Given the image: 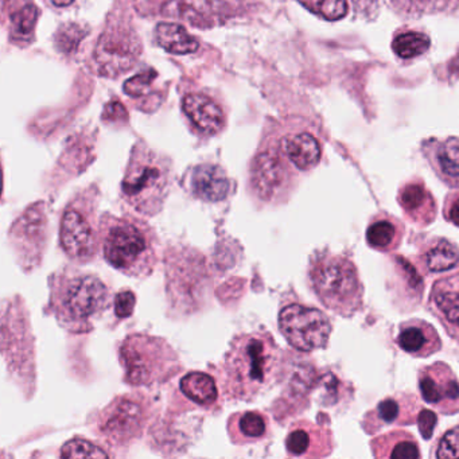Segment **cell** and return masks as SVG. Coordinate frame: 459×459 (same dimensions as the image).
<instances>
[{"label":"cell","mask_w":459,"mask_h":459,"mask_svg":"<svg viewBox=\"0 0 459 459\" xmlns=\"http://www.w3.org/2000/svg\"><path fill=\"white\" fill-rule=\"evenodd\" d=\"M281 351L270 333L238 335L225 356V394L230 399L254 400L267 391L281 373Z\"/></svg>","instance_id":"6da1fadb"},{"label":"cell","mask_w":459,"mask_h":459,"mask_svg":"<svg viewBox=\"0 0 459 459\" xmlns=\"http://www.w3.org/2000/svg\"><path fill=\"white\" fill-rule=\"evenodd\" d=\"M111 303V289L93 273L66 268L50 278V308L69 332H91Z\"/></svg>","instance_id":"7a4b0ae2"},{"label":"cell","mask_w":459,"mask_h":459,"mask_svg":"<svg viewBox=\"0 0 459 459\" xmlns=\"http://www.w3.org/2000/svg\"><path fill=\"white\" fill-rule=\"evenodd\" d=\"M104 259L120 273L146 278L157 264V236L146 222L134 216L104 214L100 219Z\"/></svg>","instance_id":"3957f363"},{"label":"cell","mask_w":459,"mask_h":459,"mask_svg":"<svg viewBox=\"0 0 459 459\" xmlns=\"http://www.w3.org/2000/svg\"><path fill=\"white\" fill-rule=\"evenodd\" d=\"M308 281L322 305L343 318H351L364 305V286L348 255L316 252L310 259Z\"/></svg>","instance_id":"277c9868"},{"label":"cell","mask_w":459,"mask_h":459,"mask_svg":"<svg viewBox=\"0 0 459 459\" xmlns=\"http://www.w3.org/2000/svg\"><path fill=\"white\" fill-rule=\"evenodd\" d=\"M171 185V169L168 160L144 149L134 152L122 182L126 203L144 216H155L162 211Z\"/></svg>","instance_id":"5b68a950"},{"label":"cell","mask_w":459,"mask_h":459,"mask_svg":"<svg viewBox=\"0 0 459 459\" xmlns=\"http://www.w3.org/2000/svg\"><path fill=\"white\" fill-rule=\"evenodd\" d=\"M125 368L126 381L131 385H152L176 375L179 369L178 354L162 338L133 334L123 341L119 351Z\"/></svg>","instance_id":"8992f818"},{"label":"cell","mask_w":459,"mask_h":459,"mask_svg":"<svg viewBox=\"0 0 459 459\" xmlns=\"http://www.w3.org/2000/svg\"><path fill=\"white\" fill-rule=\"evenodd\" d=\"M96 197L92 193L77 195L61 217L60 243L69 259L88 263L100 248V224L96 219Z\"/></svg>","instance_id":"52a82bcc"},{"label":"cell","mask_w":459,"mask_h":459,"mask_svg":"<svg viewBox=\"0 0 459 459\" xmlns=\"http://www.w3.org/2000/svg\"><path fill=\"white\" fill-rule=\"evenodd\" d=\"M149 418L150 403L139 394H126L99 413L95 431L109 446L120 447L143 434Z\"/></svg>","instance_id":"ba28073f"},{"label":"cell","mask_w":459,"mask_h":459,"mask_svg":"<svg viewBox=\"0 0 459 459\" xmlns=\"http://www.w3.org/2000/svg\"><path fill=\"white\" fill-rule=\"evenodd\" d=\"M279 329L292 348L310 353L327 348L333 325L324 311L294 302L281 307Z\"/></svg>","instance_id":"9c48e42d"},{"label":"cell","mask_w":459,"mask_h":459,"mask_svg":"<svg viewBox=\"0 0 459 459\" xmlns=\"http://www.w3.org/2000/svg\"><path fill=\"white\" fill-rule=\"evenodd\" d=\"M142 53V42L135 31L125 26L107 29L93 52L101 76L117 77L130 71Z\"/></svg>","instance_id":"30bf717a"},{"label":"cell","mask_w":459,"mask_h":459,"mask_svg":"<svg viewBox=\"0 0 459 459\" xmlns=\"http://www.w3.org/2000/svg\"><path fill=\"white\" fill-rule=\"evenodd\" d=\"M418 386L424 402L443 415L459 412V380L446 362L421 367L418 370Z\"/></svg>","instance_id":"8fae6325"},{"label":"cell","mask_w":459,"mask_h":459,"mask_svg":"<svg viewBox=\"0 0 459 459\" xmlns=\"http://www.w3.org/2000/svg\"><path fill=\"white\" fill-rule=\"evenodd\" d=\"M427 307L445 332L459 343V271L432 284Z\"/></svg>","instance_id":"7c38bea8"},{"label":"cell","mask_w":459,"mask_h":459,"mask_svg":"<svg viewBox=\"0 0 459 459\" xmlns=\"http://www.w3.org/2000/svg\"><path fill=\"white\" fill-rule=\"evenodd\" d=\"M289 181L286 166L279 155L262 152L251 166V187L257 198L265 203L279 200Z\"/></svg>","instance_id":"4fadbf2b"},{"label":"cell","mask_w":459,"mask_h":459,"mask_svg":"<svg viewBox=\"0 0 459 459\" xmlns=\"http://www.w3.org/2000/svg\"><path fill=\"white\" fill-rule=\"evenodd\" d=\"M162 14L185 21L195 28L211 29L225 22L230 9L222 0H170Z\"/></svg>","instance_id":"5bb4252c"},{"label":"cell","mask_w":459,"mask_h":459,"mask_svg":"<svg viewBox=\"0 0 459 459\" xmlns=\"http://www.w3.org/2000/svg\"><path fill=\"white\" fill-rule=\"evenodd\" d=\"M397 203L405 219L416 227H429L437 219V201L421 179H411L402 185L397 193Z\"/></svg>","instance_id":"9a60e30c"},{"label":"cell","mask_w":459,"mask_h":459,"mask_svg":"<svg viewBox=\"0 0 459 459\" xmlns=\"http://www.w3.org/2000/svg\"><path fill=\"white\" fill-rule=\"evenodd\" d=\"M418 410V400L411 394H397L389 396L378 403L375 410L365 415L362 427L368 434L378 431L383 426H404L415 423Z\"/></svg>","instance_id":"2e32d148"},{"label":"cell","mask_w":459,"mask_h":459,"mask_svg":"<svg viewBox=\"0 0 459 459\" xmlns=\"http://www.w3.org/2000/svg\"><path fill=\"white\" fill-rule=\"evenodd\" d=\"M394 342L400 351L416 359H426L442 349V341L435 327L423 319H408L397 329Z\"/></svg>","instance_id":"e0dca14e"},{"label":"cell","mask_w":459,"mask_h":459,"mask_svg":"<svg viewBox=\"0 0 459 459\" xmlns=\"http://www.w3.org/2000/svg\"><path fill=\"white\" fill-rule=\"evenodd\" d=\"M421 152L437 178L451 189H458L459 139H429L423 142Z\"/></svg>","instance_id":"ac0fdd59"},{"label":"cell","mask_w":459,"mask_h":459,"mask_svg":"<svg viewBox=\"0 0 459 459\" xmlns=\"http://www.w3.org/2000/svg\"><path fill=\"white\" fill-rule=\"evenodd\" d=\"M332 446V432L305 420L294 424L286 439L287 453L292 456H325Z\"/></svg>","instance_id":"d6986e66"},{"label":"cell","mask_w":459,"mask_h":459,"mask_svg":"<svg viewBox=\"0 0 459 459\" xmlns=\"http://www.w3.org/2000/svg\"><path fill=\"white\" fill-rule=\"evenodd\" d=\"M416 264L424 275H439L459 267V247L445 238H431L418 249Z\"/></svg>","instance_id":"ffe728a7"},{"label":"cell","mask_w":459,"mask_h":459,"mask_svg":"<svg viewBox=\"0 0 459 459\" xmlns=\"http://www.w3.org/2000/svg\"><path fill=\"white\" fill-rule=\"evenodd\" d=\"M192 192L205 203H221L230 195V179L220 166L205 163L193 170Z\"/></svg>","instance_id":"44dd1931"},{"label":"cell","mask_w":459,"mask_h":459,"mask_svg":"<svg viewBox=\"0 0 459 459\" xmlns=\"http://www.w3.org/2000/svg\"><path fill=\"white\" fill-rule=\"evenodd\" d=\"M404 225L386 212L376 214L367 228V244L375 251L388 252L399 248L404 238Z\"/></svg>","instance_id":"7402d4cb"},{"label":"cell","mask_w":459,"mask_h":459,"mask_svg":"<svg viewBox=\"0 0 459 459\" xmlns=\"http://www.w3.org/2000/svg\"><path fill=\"white\" fill-rule=\"evenodd\" d=\"M182 108L201 133L213 135L224 127V112L208 96L190 93L184 99Z\"/></svg>","instance_id":"603a6c76"},{"label":"cell","mask_w":459,"mask_h":459,"mask_svg":"<svg viewBox=\"0 0 459 459\" xmlns=\"http://www.w3.org/2000/svg\"><path fill=\"white\" fill-rule=\"evenodd\" d=\"M370 447L375 458L415 459L421 456L418 440L404 429H394L375 437Z\"/></svg>","instance_id":"cb8c5ba5"},{"label":"cell","mask_w":459,"mask_h":459,"mask_svg":"<svg viewBox=\"0 0 459 459\" xmlns=\"http://www.w3.org/2000/svg\"><path fill=\"white\" fill-rule=\"evenodd\" d=\"M281 150L290 162L302 171L313 170L321 162V144L316 136L308 133L286 136L281 141Z\"/></svg>","instance_id":"d4e9b609"},{"label":"cell","mask_w":459,"mask_h":459,"mask_svg":"<svg viewBox=\"0 0 459 459\" xmlns=\"http://www.w3.org/2000/svg\"><path fill=\"white\" fill-rule=\"evenodd\" d=\"M268 427L270 423L267 416L257 411L236 413L228 423L230 437L238 445H247V443L264 439L268 434Z\"/></svg>","instance_id":"484cf974"},{"label":"cell","mask_w":459,"mask_h":459,"mask_svg":"<svg viewBox=\"0 0 459 459\" xmlns=\"http://www.w3.org/2000/svg\"><path fill=\"white\" fill-rule=\"evenodd\" d=\"M182 394L204 408L214 407L219 399L216 381L208 373L190 372L181 380Z\"/></svg>","instance_id":"4316f807"},{"label":"cell","mask_w":459,"mask_h":459,"mask_svg":"<svg viewBox=\"0 0 459 459\" xmlns=\"http://www.w3.org/2000/svg\"><path fill=\"white\" fill-rule=\"evenodd\" d=\"M155 39L160 48L173 55H190L198 50L197 39L177 23H160L155 29Z\"/></svg>","instance_id":"83f0119b"},{"label":"cell","mask_w":459,"mask_h":459,"mask_svg":"<svg viewBox=\"0 0 459 459\" xmlns=\"http://www.w3.org/2000/svg\"><path fill=\"white\" fill-rule=\"evenodd\" d=\"M429 45H431V41L426 34L407 31L394 39L392 50L397 57L403 58V60H411V58L424 55L429 49Z\"/></svg>","instance_id":"f1b7e54d"},{"label":"cell","mask_w":459,"mask_h":459,"mask_svg":"<svg viewBox=\"0 0 459 459\" xmlns=\"http://www.w3.org/2000/svg\"><path fill=\"white\" fill-rule=\"evenodd\" d=\"M305 9L322 20L335 22L348 14V0H298Z\"/></svg>","instance_id":"f546056e"},{"label":"cell","mask_w":459,"mask_h":459,"mask_svg":"<svg viewBox=\"0 0 459 459\" xmlns=\"http://www.w3.org/2000/svg\"><path fill=\"white\" fill-rule=\"evenodd\" d=\"M63 458H107L109 454L90 440L74 437L61 448Z\"/></svg>","instance_id":"4dcf8cb0"},{"label":"cell","mask_w":459,"mask_h":459,"mask_svg":"<svg viewBox=\"0 0 459 459\" xmlns=\"http://www.w3.org/2000/svg\"><path fill=\"white\" fill-rule=\"evenodd\" d=\"M432 458L459 459V424L440 435L431 453Z\"/></svg>","instance_id":"1f68e13d"},{"label":"cell","mask_w":459,"mask_h":459,"mask_svg":"<svg viewBox=\"0 0 459 459\" xmlns=\"http://www.w3.org/2000/svg\"><path fill=\"white\" fill-rule=\"evenodd\" d=\"M39 17V10L36 6L23 7L20 12L12 15L13 33L18 37H29L33 33L34 26Z\"/></svg>","instance_id":"d6a6232c"},{"label":"cell","mask_w":459,"mask_h":459,"mask_svg":"<svg viewBox=\"0 0 459 459\" xmlns=\"http://www.w3.org/2000/svg\"><path fill=\"white\" fill-rule=\"evenodd\" d=\"M158 74L155 71H146L143 74H136L133 79L125 82V92L131 98H143L152 92V82L157 79Z\"/></svg>","instance_id":"836d02e7"},{"label":"cell","mask_w":459,"mask_h":459,"mask_svg":"<svg viewBox=\"0 0 459 459\" xmlns=\"http://www.w3.org/2000/svg\"><path fill=\"white\" fill-rule=\"evenodd\" d=\"M85 31L77 25H66L57 33V47L63 52L69 53L76 49L77 45L84 39Z\"/></svg>","instance_id":"e575fe53"},{"label":"cell","mask_w":459,"mask_h":459,"mask_svg":"<svg viewBox=\"0 0 459 459\" xmlns=\"http://www.w3.org/2000/svg\"><path fill=\"white\" fill-rule=\"evenodd\" d=\"M136 305V295L131 290H123L115 298V314L120 319L133 316Z\"/></svg>","instance_id":"d590c367"},{"label":"cell","mask_w":459,"mask_h":459,"mask_svg":"<svg viewBox=\"0 0 459 459\" xmlns=\"http://www.w3.org/2000/svg\"><path fill=\"white\" fill-rule=\"evenodd\" d=\"M418 427L419 432H420L421 437H423L424 440H429L434 435L435 426L437 424V413L432 412L431 410H420V412L418 413Z\"/></svg>","instance_id":"8d00e7d4"},{"label":"cell","mask_w":459,"mask_h":459,"mask_svg":"<svg viewBox=\"0 0 459 459\" xmlns=\"http://www.w3.org/2000/svg\"><path fill=\"white\" fill-rule=\"evenodd\" d=\"M443 217L446 221L459 228V190L451 192L446 197L445 205H443Z\"/></svg>","instance_id":"74e56055"},{"label":"cell","mask_w":459,"mask_h":459,"mask_svg":"<svg viewBox=\"0 0 459 459\" xmlns=\"http://www.w3.org/2000/svg\"><path fill=\"white\" fill-rule=\"evenodd\" d=\"M104 119L108 122H117V120H127V111L125 106L119 101H112L106 107V111L103 115Z\"/></svg>","instance_id":"f35d334b"},{"label":"cell","mask_w":459,"mask_h":459,"mask_svg":"<svg viewBox=\"0 0 459 459\" xmlns=\"http://www.w3.org/2000/svg\"><path fill=\"white\" fill-rule=\"evenodd\" d=\"M52 2L57 7H66L74 4V0H52Z\"/></svg>","instance_id":"ab89813d"}]
</instances>
